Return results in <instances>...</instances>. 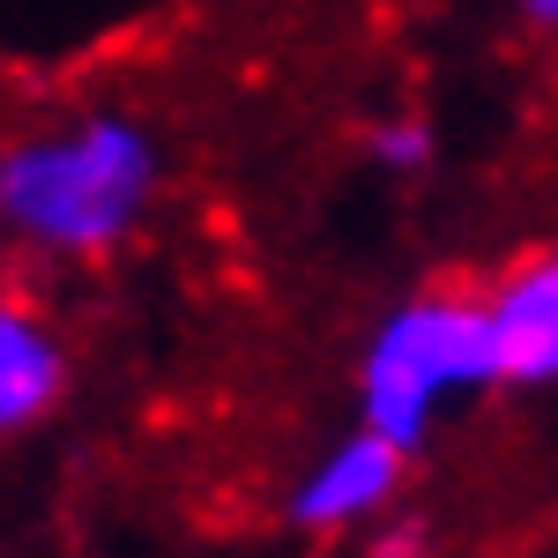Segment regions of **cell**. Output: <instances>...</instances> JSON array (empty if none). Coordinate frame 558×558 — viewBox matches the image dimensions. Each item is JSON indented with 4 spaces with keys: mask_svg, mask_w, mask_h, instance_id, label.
Returning <instances> with one entry per match:
<instances>
[{
    "mask_svg": "<svg viewBox=\"0 0 558 558\" xmlns=\"http://www.w3.org/2000/svg\"><path fill=\"white\" fill-rule=\"evenodd\" d=\"M365 149H373L380 172H425L432 165V128L402 112V120H380V128L365 134Z\"/></svg>",
    "mask_w": 558,
    "mask_h": 558,
    "instance_id": "cell-6",
    "label": "cell"
},
{
    "mask_svg": "<svg viewBox=\"0 0 558 558\" xmlns=\"http://www.w3.org/2000/svg\"><path fill=\"white\" fill-rule=\"evenodd\" d=\"M68 387V350L31 305H0V432L38 425Z\"/></svg>",
    "mask_w": 558,
    "mask_h": 558,
    "instance_id": "cell-5",
    "label": "cell"
},
{
    "mask_svg": "<svg viewBox=\"0 0 558 558\" xmlns=\"http://www.w3.org/2000/svg\"><path fill=\"white\" fill-rule=\"evenodd\" d=\"M499 380V343H492V313L470 291H425V299L395 305L357 365V425L387 432L395 447H425L439 410L454 395Z\"/></svg>",
    "mask_w": 558,
    "mask_h": 558,
    "instance_id": "cell-2",
    "label": "cell"
},
{
    "mask_svg": "<svg viewBox=\"0 0 558 558\" xmlns=\"http://www.w3.org/2000/svg\"><path fill=\"white\" fill-rule=\"evenodd\" d=\"M484 313H492V343H499V380L551 387L558 380V246L507 268L484 291Z\"/></svg>",
    "mask_w": 558,
    "mask_h": 558,
    "instance_id": "cell-4",
    "label": "cell"
},
{
    "mask_svg": "<svg viewBox=\"0 0 558 558\" xmlns=\"http://www.w3.org/2000/svg\"><path fill=\"white\" fill-rule=\"evenodd\" d=\"M402 462H410V447H395L387 432L357 425L350 439H336V447L299 476L291 521H305V529H357V521L387 514V499L402 492Z\"/></svg>",
    "mask_w": 558,
    "mask_h": 558,
    "instance_id": "cell-3",
    "label": "cell"
},
{
    "mask_svg": "<svg viewBox=\"0 0 558 558\" xmlns=\"http://www.w3.org/2000/svg\"><path fill=\"white\" fill-rule=\"evenodd\" d=\"M157 202V142L142 120L89 112L0 149V231L38 254H105Z\"/></svg>",
    "mask_w": 558,
    "mask_h": 558,
    "instance_id": "cell-1",
    "label": "cell"
},
{
    "mask_svg": "<svg viewBox=\"0 0 558 558\" xmlns=\"http://www.w3.org/2000/svg\"><path fill=\"white\" fill-rule=\"evenodd\" d=\"M514 8H521V23H529V31L558 38V0H514Z\"/></svg>",
    "mask_w": 558,
    "mask_h": 558,
    "instance_id": "cell-7",
    "label": "cell"
}]
</instances>
